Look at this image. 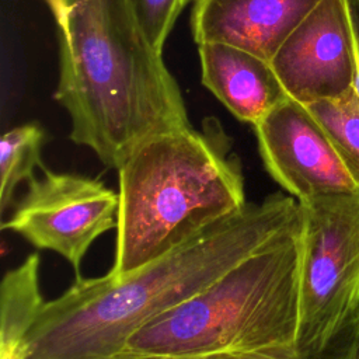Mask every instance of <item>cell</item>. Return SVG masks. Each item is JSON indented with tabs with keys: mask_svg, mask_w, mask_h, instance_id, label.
Segmentation results:
<instances>
[{
	"mask_svg": "<svg viewBox=\"0 0 359 359\" xmlns=\"http://www.w3.org/2000/svg\"><path fill=\"white\" fill-rule=\"evenodd\" d=\"M359 349V311L355 313L331 338L317 349L299 352L297 349L226 352L167 359H355Z\"/></svg>",
	"mask_w": 359,
	"mask_h": 359,
	"instance_id": "14",
	"label": "cell"
},
{
	"mask_svg": "<svg viewBox=\"0 0 359 359\" xmlns=\"http://www.w3.org/2000/svg\"><path fill=\"white\" fill-rule=\"evenodd\" d=\"M355 359H359V349H358V353H356V358Z\"/></svg>",
	"mask_w": 359,
	"mask_h": 359,
	"instance_id": "17",
	"label": "cell"
},
{
	"mask_svg": "<svg viewBox=\"0 0 359 359\" xmlns=\"http://www.w3.org/2000/svg\"><path fill=\"white\" fill-rule=\"evenodd\" d=\"M116 254L109 273L133 272L241 210L248 202L231 137L209 116L142 143L118 168Z\"/></svg>",
	"mask_w": 359,
	"mask_h": 359,
	"instance_id": "3",
	"label": "cell"
},
{
	"mask_svg": "<svg viewBox=\"0 0 359 359\" xmlns=\"http://www.w3.org/2000/svg\"><path fill=\"white\" fill-rule=\"evenodd\" d=\"M150 43L163 52L164 43L189 0H128Z\"/></svg>",
	"mask_w": 359,
	"mask_h": 359,
	"instance_id": "15",
	"label": "cell"
},
{
	"mask_svg": "<svg viewBox=\"0 0 359 359\" xmlns=\"http://www.w3.org/2000/svg\"><path fill=\"white\" fill-rule=\"evenodd\" d=\"M254 129L265 170L297 202L358 188L306 105L286 97Z\"/></svg>",
	"mask_w": 359,
	"mask_h": 359,
	"instance_id": "8",
	"label": "cell"
},
{
	"mask_svg": "<svg viewBox=\"0 0 359 359\" xmlns=\"http://www.w3.org/2000/svg\"><path fill=\"white\" fill-rule=\"evenodd\" d=\"M302 219L203 290L139 328L118 359L296 349Z\"/></svg>",
	"mask_w": 359,
	"mask_h": 359,
	"instance_id": "4",
	"label": "cell"
},
{
	"mask_svg": "<svg viewBox=\"0 0 359 359\" xmlns=\"http://www.w3.org/2000/svg\"><path fill=\"white\" fill-rule=\"evenodd\" d=\"M45 143V130L35 122L24 123L7 130L0 140V206L4 213L13 203L17 187L22 181L35 178V168H45L41 150Z\"/></svg>",
	"mask_w": 359,
	"mask_h": 359,
	"instance_id": "12",
	"label": "cell"
},
{
	"mask_svg": "<svg viewBox=\"0 0 359 359\" xmlns=\"http://www.w3.org/2000/svg\"><path fill=\"white\" fill-rule=\"evenodd\" d=\"M300 316L296 349L313 351L359 311V187L299 202Z\"/></svg>",
	"mask_w": 359,
	"mask_h": 359,
	"instance_id": "5",
	"label": "cell"
},
{
	"mask_svg": "<svg viewBox=\"0 0 359 359\" xmlns=\"http://www.w3.org/2000/svg\"><path fill=\"white\" fill-rule=\"evenodd\" d=\"M349 14V21L353 32V42H355V52H356V65H358V74L355 83V91L359 97V0H345Z\"/></svg>",
	"mask_w": 359,
	"mask_h": 359,
	"instance_id": "16",
	"label": "cell"
},
{
	"mask_svg": "<svg viewBox=\"0 0 359 359\" xmlns=\"http://www.w3.org/2000/svg\"><path fill=\"white\" fill-rule=\"evenodd\" d=\"M321 0H194L191 29L196 45L226 43L265 60Z\"/></svg>",
	"mask_w": 359,
	"mask_h": 359,
	"instance_id": "9",
	"label": "cell"
},
{
	"mask_svg": "<svg viewBox=\"0 0 359 359\" xmlns=\"http://www.w3.org/2000/svg\"><path fill=\"white\" fill-rule=\"evenodd\" d=\"M321 125L351 178L359 187V97L355 90L307 105Z\"/></svg>",
	"mask_w": 359,
	"mask_h": 359,
	"instance_id": "13",
	"label": "cell"
},
{
	"mask_svg": "<svg viewBox=\"0 0 359 359\" xmlns=\"http://www.w3.org/2000/svg\"><path fill=\"white\" fill-rule=\"evenodd\" d=\"M1 229L62 255L80 275L91 244L118 226L119 195L97 178L42 168Z\"/></svg>",
	"mask_w": 359,
	"mask_h": 359,
	"instance_id": "6",
	"label": "cell"
},
{
	"mask_svg": "<svg viewBox=\"0 0 359 359\" xmlns=\"http://www.w3.org/2000/svg\"><path fill=\"white\" fill-rule=\"evenodd\" d=\"M202 84L238 121L255 126L287 95L271 62L226 43L198 45Z\"/></svg>",
	"mask_w": 359,
	"mask_h": 359,
	"instance_id": "10",
	"label": "cell"
},
{
	"mask_svg": "<svg viewBox=\"0 0 359 359\" xmlns=\"http://www.w3.org/2000/svg\"><path fill=\"white\" fill-rule=\"evenodd\" d=\"M45 1H48V0H45Z\"/></svg>",
	"mask_w": 359,
	"mask_h": 359,
	"instance_id": "18",
	"label": "cell"
},
{
	"mask_svg": "<svg viewBox=\"0 0 359 359\" xmlns=\"http://www.w3.org/2000/svg\"><path fill=\"white\" fill-rule=\"evenodd\" d=\"M59 28L55 100L70 139L111 168L146 140L192 126L180 87L128 0H52Z\"/></svg>",
	"mask_w": 359,
	"mask_h": 359,
	"instance_id": "2",
	"label": "cell"
},
{
	"mask_svg": "<svg viewBox=\"0 0 359 359\" xmlns=\"http://www.w3.org/2000/svg\"><path fill=\"white\" fill-rule=\"evenodd\" d=\"M45 304L39 289V255L6 272L0 289V359H27L28 337Z\"/></svg>",
	"mask_w": 359,
	"mask_h": 359,
	"instance_id": "11",
	"label": "cell"
},
{
	"mask_svg": "<svg viewBox=\"0 0 359 359\" xmlns=\"http://www.w3.org/2000/svg\"><path fill=\"white\" fill-rule=\"evenodd\" d=\"M300 219L299 202L275 192L133 272L76 276L65 293L45 302L28 337L27 359H118L139 328L208 287Z\"/></svg>",
	"mask_w": 359,
	"mask_h": 359,
	"instance_id": "1",
	"label": "cell"
},
{
	"mask_svg": "<svg viewBox=\"0 0 359 359\" xmlns=\"http://www.w3.org/2000/svg\"><path fill=\"white\" fill-rule=\"evenodd\" d=\"M271 66L286 95L303 105L355 90L358 65L345 0H321L283 41Z\"/></svg>",
	"mask_w": 359,
	"mask_h": 359,
	"instance_id": "7",
	"label": "cell"
}]
</instances>
